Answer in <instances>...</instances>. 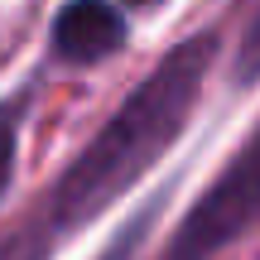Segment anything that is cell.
Masks as SVG:
<instances>
[{
	"label": "cell",
	"mask_w": 260,
	"mask_h": 260,
	"mask_svg": "<svg viewBox=\"0 0 260 260\" xmlns=\"http://www.w3.org/2000/svg\"><path fill=\"white\" fill-rule=\"evenodd\" d=\"M212 34H193L135 87L121 102V111L111 116L96 140L58 174L48 203L39 207V222L48 236H63L87 226L92 217H102L125 188H135V178H145L159 164L174 135L188 125L203 92L207 63H212Z\"/></svg>",
	"instance_id": "cell-1"
},
{
	"label": "cell",
	"mask_w": 260,
	"mask_h": 260,
	"mask_svg": "<svg viewBox=\"0 0 260 260\" xmlns=\"http://www.w3.org/2000/svg\"><path fill=\"white\" fill-rule=\"evenodd\" d=\"M260 217V125L236 149V159L217 174V183L193 203L164 260H207Z\"/></svg>",
	"instance_id": "cell-2"
},
{
	"label": "cell",
	"mask_w": 260,
	"mask_h": 260,
	"mask_svg": "<svg viewBox=\"0 0 260 260\" xmlns=\"http://www.w3.org/2000/svg\"><path fill=\"white\" fill-rule=\"evenodd\" d=\"M125 44V19L111 0H73L53 19V48L68 63H96Z\"/></svg>",
	"instance_id": "cell-3"
},
{
	"label": "cell",
	"mask_w": 260,
	"mask_h": 260,
	"mask_svg": "<svg viewBox=\"0 0 260 260\" xmlns=\"http://www.w3.org/2000/svg\"><path fill=\"white\" fill-rule=\"evenodd\" d=\"M48 241H53V236H48L44 222L34 217L24 232H15V236L0 241V260H44V255H48Z\"/></svg>",
	"instance_id": "cell-4"
},
{
	"label": "cell",
	"mask_w": 260,
	"mask_h": 260,
	"mask_svg": "<svg viewBox=\"0 0 260 260\" xmlns=\"http://www.w3.org/2000/svg\"><path fill=\"white\" fill-rule=\"evenodd\" d=\"M236 73H241V77H260V15L251 19V29H246V44H241V58H236Z\"/></svg>",
	"instance_id": "cell-5"
},
{
	"label": "cell",
	"mask_w": 260,
	"mask_h": 260,
	"mask_svg": "<svg viewBox=\"0 0 260 260\" xmlns=\"http://www.w3.org/2000/svg\"><path fill=\"white\" fill-rule=\"evenodd\" d=\"M10 169H15V116L0 111V188L10 183Z\"/></svg>",
	"instance_id": "cell-6"
},
{
	"label": "cell",
	"mask_w": 260,
	"mask_h": 260,
	"mask_svg": "<svg viewBox=\"0 0 260 260\" xmlns=\"http://www.w3.org/2000/svg\"><path fill=\"white\" fill-rule=\"evenodd\" d=\"M130 5H154V0H130Z\"/></svg>",
	"instance_id": "cell-7"
}]
</instances>
